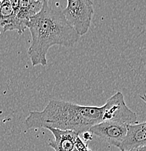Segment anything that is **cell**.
Returning a JSON list of instances; mask_svg holds the SVG:
<instances>
[{"label": "cell", "mask_w": 146, "mask_h": 151, "mask_svg": "<svg viewBox=\"0 0 146 151\" xmlns=\"http://www.w3.org/2000/svg\"><path fill=\"white\" fill-rule=\"evenodd\" d=\"M107 104L103 106H85L64 100H52L42 111H30L25 119L27 128H53L71 131L79 136L92 126L109 122Z\"/></svg>", "instance_id": "cell-1"}, {"label": "cell", "mask_w": 146, "mask_h": 151, "mask_svg": "<svg viewBox=\"0 0 146 151\" xmlns=\"http://www.w3.org/2000/svg\"><path fill=\"white\" fill-rule=\"evenodd\" d=\"M27 28L31 35L28 54L33 66L47 65V54L52 47H73L79 39L62 12L51 8L46 0L41 10L30 19Z\"/></svg>", "instance_id": "cell-2"}, {"label": "cell", "mask_w": 146, "mask_h": 151, "mask_svg": "<svg viewBox=\"0 0 146 151\" xmlns=\"http://www.w3.org/2000/svg\"><path fill=\"white\" fill-rule=\"evenodd\" d=\"M61 12L78 35L84 36L89 31L94 15L93 1L68 0L66 7Z\"/></svg>", "instance_id": "cell-3"}, {"label": "cell", "mask_w": 146, "mask_h": 151, "mask_svg": "<svg viewBox=\"0 0 146 151\" xmlns=\"http://www.w3.org/2000/svg\"><path fill=\"white\" fill-rule=\"evenodd\" d=\"M127 124L115 122H103L92 126L89 132L92 135L118 147L127 133Z\"/></svg>", "instance_id": "cell-4"}, {"label": "cell", "mask_w": 146, "mask_h": 151, "mask_svg": "<svg viewBox=\"0 0 146 151\" xmlns=\"http://www.w3.org/2000/svg\"><path fill=\"white\" fill-rule=\"evenodd\" d=\"M42 4L43 1L40 0H19V11L12 24L4 29V31H17L20 35L23 34L27 28L30 19L41 10Z\"/></svg>", "instance_id": "cell-5"}, {"label": "cell", "mask_w": 146, "mask_h": 151, "mask_svg": "<svg viewBox=\"0 0 146 151\" xmlns=\"http://www.w3.org/2000/svg\"><path fill=\"white\" fill-rule=\"evenodd\" d=\"M145 146L146 123L128 124L126 135L118 148L120 151H129Z\"/></svg>", "instance_id": "cell-6"}, {"label": "cell", "mask_w": 146, "mask_h": 151, "mask_svg": "<svg viewBox=\"0 0 146 151\" xmlns=\"http://www.w3.org/2000/svg\"><path fill=\"white\" fill-rule=\"evenodd\" d=\"M53 133L55 140L49 143L55 151H73L79 139L78 135L71 131H63L57 129L47 128Z\"/></svg>", "instance_id": "cell-7"}, {"label": "cell", "mask_w": 146, "mask_h": 151, "mask_svg": "<svg viewBox=\"0 0 146 151\" xmlns=\"http://www.w3.org/2000/svg\"><path fill=\"white\" fill-rule=\"evenodd\" d=\"M15 12L11 6L10 0L1 1L0 7V27L3 30L10 26L15 18Z\"/></svg>", "instance_id": "cell-8"}, {"label": "cell", "mask_w": 146, "mask_h": 151, "mask_svg": "<svg viewBox=\"0 0 146 151\" xmlns=\"http://www.w3.org/2000/svg\"><path fill=\"white\" fill-rule=\"evenodd\" d=\"M83 137H84V139H86V140H91L92 138V134L89 132H87L83 134Z\"/></svg>", "instance_id": "cell-9"}, {"label": "cell", "mask_w": 146, "mask_h": 151, "mask_svg": "<svg viewBox=\"0 0 146 151\" xmlns=\"http://www.w3.org/2000/svg\"><path fill=\"white\" fill-rule=\"evenodd\" d=\"M129 151H146V146H145V147H140V148L132 149V150H129Z\"/></svg>", "instance_id": "cell-10"}, {"label": "cell", "mask_w": 146, "mask_h": 151, "mask_svg": "<svg viewBox=\"0 0 146 151\" xmlns=\"http://www.w3.org/2000/svg\"><path fill=\"white\" fill-rule=\"evenodd\" d=\"M1 1H0V7H1Z\"/></svg>", "instance_id": "cell-11"}]
</instances>
